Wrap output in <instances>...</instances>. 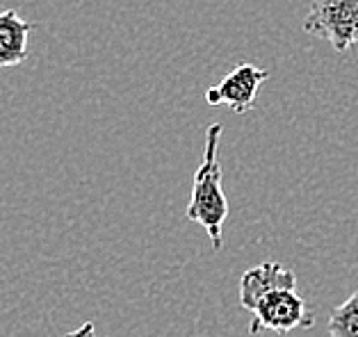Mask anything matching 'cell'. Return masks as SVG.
<instances>
[{
  "mask_svg": "<svg viewBox=\"0 0 358 337\" xmlns=\"http://www.w3.org/2000/svg\"><path fill=\"white\" fill-rule=\"evenodd\" d=\"M32 25L16 10H0V68L19 66L28 57Z\"/></svg>",
  "mask_w": 358,
  "mask_h": 337,
  "instance_id": "5",
  "label": "cell"
},
{
  "mask_svg": "<svg viewBox=\"0 0 358 337\" xmlns=\"http://www.w3.org/2000/svg\"><path fill=\"white\" fill-rule=\"evenodd\" d=\"M220 140H222V123L208 126L206 146H203V162L194 174L192 185V198L187 205V219L201 226L213 241V248H222V230L224 221L229 217V198L222 189V164H220Z\"/></svg>",
  "mask_w": 358,
  "mask_h": 337,
  "instance_id": "2",
  "label": "cell"
},
{
  "mask_svg": "<svg viewBox=\"0 0 358 337\" xmlns=\"http://www.w3.org/2000/svg\"><path fill=\"white\" fill-rule=\"evenodd\" d=\"M240 304L251 315L249 333L272 331L285 335L296 328H313L315 317L296 292V276L278 262H260L244 271Z\"/></svg>",
  "mask_w": 358,
  "mask_h": 337,
  "instance_id": "1",
  "label": "cell"
},
{
  "mask_svg": "<svg viewBox=\"0 0 358 337\" xmlns=\"http://www.w3.org/2000/svg\"><path fill=\"white\" fill-rule=\"evenodd\" d=\"M303 32L324 39L336 53L358 44V0H313Z\"/></svg>",
  "mask_w": 358,
  "mask_h": 337,
  "instance_id": "3",
  "label": "cell"
},
{
  "mask_svg": "<svg viewBox=\"0 0 358 337\" xmlns=\"http://www.w3.org/2000/svg\"><path fill=\"white\" fill-rule=\"evenodd\" d=\"M331 337H358V290L329 317Z\"/></svg>",
  "mask_w": 358,
  "mask_h": 337,
  "instance_id": "6",
  "label": "cell"
},
{
  "mask_svg": "<svg viewBox=\"0 0 358 337\" xmlns=\"http://www.w3.org/2000/svg\"><path fill=\"white\" fill-rule=\"evenodd\" d=\"M267 77V68H260L251 62H242L231 73H226L220 84H215V87L206 91V100L208 105H226L235 114H247L256 105L258 89Z\"/></svg>",
  "mask_w": 358,
  "mask_h": 337,
  "instance_id": "4",
  "label": "cell"
},
{
  "mask_svg": "<svg viewBox=\"0 0 358 337\" xmlns=\"http://www.w3.org/2000/svg\"><path fill=\"white\" fill-rule=\"evenodd\" d=\"M64 337H103V335L96 333V326H94L92 322H87V324H83L80 328H76V331L66 333Z\"/></svg>",
  "mask_w": 358,
  "mask_h": 337,
  "instance_id": "7",
  "label": "cell"
}]
</instances>
